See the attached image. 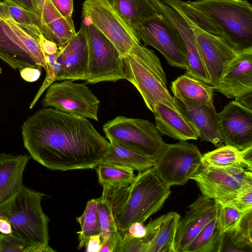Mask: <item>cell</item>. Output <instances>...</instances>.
Returning <instances> with one entry per match:
<instances>
[{"mask_svg":"<svg viewBox=\"0 0 252 252\" xmlns=\"http://www.w3.org/2000/svg\"><path fill=\"white\" fill-rule=\"evenodd\" d=\"M30 157L51 170L95 168L109 142L87 119L51 107L30 116L21 126Z\"/></svg>","mask_w":252,"mask_h":252,"instance_id":"6da1fadb","label":"cell"},{"mask_svg":"<svg viewBox=\"0 0 252 252\" xmlns=\"http://www.w3.org/2000/svg\"><path fill=\"white\" fill-rule=\"evenodd\" d=\"M102 187L112 208L121 236L132 223H144L159 211L171 193L153 168L139 172L128 185Z\"/></svg>","mask_w":252,"mask_h":252,"instance_id":"7a4b0ae2","label":"cell"},{"mask_svg":"<svg viewBox=\"0 0 252 252\" xmlns=\"http://www.w3.org/2000/svg\"><path fill=\"white\" fill-rule=\"evenodd\" d=\"M44 195L24 185L15 195L0 204V217L7 219L12 234L25 243V252H56L49 245L50 219L41 207Z\"/></svg>","mask_w":252,"mask_h":252,"instance_id":"3957f363","label":"cell"},{"mask_svg":"<svg viewBox=\"0 0 252 252\" xmlns=\"http://www.w3.org/2000/svg\"><path fill=\"white\" fill-rule=\"evenodd\" d=\"M125 79L132 83L153 113L158 103L185 116L168 90L166 75L155 52L141 43L123 57Z\"/></svg>","mask_w":252,"mask_h":252,"instance_id":"277c9868","label":"cell"},{"mask_svg":"<svg viewBox=\"0 0 252 252\" xmlns=\"http://www.w3.org/2000/svg\"><path fill=\"white\" fill-rule=\"evenodd\" d=\"M195 7L221 28L226 42L237 51L252 47V5L245 0H196Z\"/></svg>","mask_w":252,"mask_h":252,"instance_id":"5b68a950","label":"cell"},{"mask_svg":"<svg viewBox=\"0 0 252 252\" xmlns=\"http://www.w3.org/2000/svg\"><path fill=\"white\" fill-rule=\"evenodd\" d=\"M0 59L15 69L43 68L46 57L39 41L26 32L14 20L0 0Z\"/></svg>","mask_w":252,"mask_h":252,"instance_id":"8992f818","label":"cell"},{"mask_svg":"<svg viewBox=\"0 0 252 252\" xmlns=\"http://www.w3.org/2000/svg\"><path fill=\"white\" fill-rule=\"evenodd\" d=\"M103 130L109 141L155 161L166 144L156 126L142 119L118 116L106 123Z\"/></svg>","mask_w":252,"mask_h":252,"instance_id":"52a82bcc","label":"cell"},{"mask_svg":"<svg viewBox=\"0 0 252 252\" xmlns=\"http://www.w3.org/2000/svg\"><path fill=\"white\" fill-rule=\"evenodd\" d=\"M88 51V78L95 84L125 79L123 57L92 24L82 20Z\"/></svg>","mask_w":252,"mask_h":252,"instance_id":"ba28073f","label":"cell"},{"mask_svg":"<svg viewBox=\"0 0 252 252\" xmlns=\"http://www.w3.org/2000/svg\"><path fill=\"white\" fill-rule=\"evenodd\" d=\"M82 20L92 24L116 47L122 57L128 54L141 40L107 0H85Z\"/></svg>","mask_w":252,"mask_h":252,"instance_id":"9c48e42d","label":"cell"},{"mask_svg":"<svg viewBox=\"0 0 252 252\" xmlns=\"http://www.w3.org/2000/svg\"><path fill=\"white\" fill-rule=\"evenodd\" d=\"M146 45L152 46L172 66L188 69L186 45L177 29L164 16L158 13L142 22L134 30Z\"/></svg>","mask_w":252,"mask_h":252,"instance_id":"30bf717a","label":"cell"},{"mask_svg":"<svg viewBox=\"0 0 252 252\" xmlns=\"http://www.w3.org/2000/svg\"><path fill=\"white\" fill-rule=\"evenodd\" d=\"M194 180L202 194L217 203L233 199L243 189L252 186V173L245 167L201 165L191 178Z\"/></svg>","mask_w":252,"mask_h":252,"instance_id":"8fae6325","label":"cell"},{"mask_svg":"<svg viewBox=\"0 0 252 252\" xmlns=\"http://www.w3.org/2000/svg\"><path fill=\"white\" fill-rule=\"evenodd\" d=\"M202 156L196 145L186 141L166 144L152 168L167 188L183 186L198 171Z\"/></svg>","mask_w":252,"mask_h":252,"instance_id":"7c38bea8","label":"cell"},{"mask_svg":"<svg viewBox=\"0 0 252 252\" xmlns=\"http://www.w3.org/2000/svg\"><path fill=\"white\" fill-rule=\"evenodd\" d=\"M99 103L85 84L70 80L51 84L42 100L43 108L51 107L95 121H98Z\"/></svg>","mask_w":252,"mask_h":252,"instance_id":"4fadbf2b","label":"cell"},{"mask_svg":"<svg viewBox=\"0 0 252 252\" xmlns=\"http://www.w3.org/2000/svg\"><path fill=\"white\" fill-rule=\"evenodd\" d=\"M168 5L177 11L191 28L210 85L215 86L225 66L239 51L234 49L223 38L211 34L199 28L176 6Z\"/></svg>","mask_w":252,"mask_h":252,"instance_id":"5bb4252c","label":"cell"},{"mask_svg":"<svg viewBox=\"0 0 252 252\" xmlns=\"http://www.w3.org/2000/svg\"><path fill=\"white\" fill-rule=\"evenodd\" d=\"M218 115L224 145L239 150L252 146V109L234 100L226 105Z\"/></svg>","mask_w":252,"mask_h":252,"instance_id":"9a60e30c","label":"cell"},{"mask_svg":"<svg viewBox=\"0 0 252 252\" xmlns=\"http://www.w3.org/2000/svg\"><path fill=\"white\" fill-rule=\"evenodd\" d=\"M213 88L235 99L252 93V47L238 52L225 66Z\"/></svg>","mask_w":252,"mask_h":252,"instance_id":"2e32d148","label":"cell"},{"mask_svg":"<svg viewBox=\"0 0 252 252\" xmlns=\"http://www.w3.org/2000/svg\"><path fill=\"white\" fill-rule=\"evenodd\" d=\"M220 204L202 194L189 207L177 227L174 252H182L201 230L217 217Z\"/></svg>","mask_w":252,"mask_h":252,"instance_id":"e0dca14e","label":"cell"},{"mask_svg":"<svg viewBox=\"0 0 252 252\" xmlns=\"http://www.w3.org/2000/svg\"><path fill=\"white\" fill-rule=\"evenodd\" d=\"M57 61L61 65L58 81H87L88 51L83 25L64 46L58 48Z\"/></svg>","mask_w":252,"mask_h":252,"instance_id":"ac0fdd59","label":"cell"},{"mask_svg":"<svg viewBox=\"0 0 252 252\" xmlns=\"http://www.w3.org/2000/svg\"><path fill=\"white\" fill-rule=\"evenodd\" d=\"M158 12L166 17L176 27L186 45L189 67L186 73L210 85L201 59L194 33L187 22L174 9L161 0H150Z\"/></svg>","mask_w":252,"mask_h":252,"instance_id":"d6986e66","label":"cell"},{"mask_svg":"<svg viewBox=\"0 0 252 252\" xmlns=\"http://www.w3.org/2000/svg\"><path fill=\"white\" fill-rule=\"evenodd\" d=\"M173 97L182 113L195 127L201 140L210 142L217 148L224 145L214 104L196 105Z\"/></svg>","mask_w":252,"mask_h":252,"instance_id":"ffe728a7","label":"cell"},{"mask_svg":"<svg viewBox=\"0 0 252 252\" xmlns=\"http://www.w3.org/2000/svg\"><path fill=\"white\" fill-rule=\"evenodd\" d=\"M38 10V24L43 36L55 42L70 38L75 30L73 20L63 17L51 0H33Z\"/></svg>","mask_w":252,"mask_h":252,"instance_id":"44dd1931","label":"cell"},{"mask_svg":"<svg viewBox=\"0 0 252 252\" xmlns=\"http://www.w3.org/2000/svg\"><path fill=\"white\" fill-rule=\"evenodd\" d=\"M180 218L178 213L170 212L145 226L146 234L143 238L149 245L148 252H174V240Z\"/></svg>","mask_w":252,"mask_h":252,"instance_id":"7402d4cb","label":"cell"},{"mask_svg":"<svg viewBox=\"0 0 252 252\" xmlns=\"http://www.w3.org/2000/svg\"><path fill=\"white\" fill-rule=\"evenodd\" d=\"M31 157L0 153V204L15 195L24 186L23 175Z\"/></svg>","mask_w":252,"mask_h":252,"instance_id":"603a6c76","label":"cell"},{"mask_svg":"<svg viewBox=\"0 0 252 252\" xmlns=\"http://www.w3.org/2000/svg\"><path fill=\"white\" fill-rule=\"evenodd\" d=\"M154 114L156 126L160 133L180 141L197 140L198 133L193 124L168 106L158 103L155 107Z\"/></svg>","mask_w":252,"mask_h":252,"instance_id":"cb8c5ba5","label":"cell"},{"mask_svg":"<svg viewBox=\"0 0 252 252\" xmlns=\"http://www.w3.org/2000/svg\"><path fill=\"white\" fill-rule=\"evenodd\" d=\"M171 89L174 97L182 101L196 105L213 104V87L187 73L172 82Z\"/></svg>","mask_w":252,"mask_h":252,"instance_id":"d4e9b609","label":"cell"},{"mask_svg":"<svg viewBox=\"0 0 252 252\" xmlns=\"http://www.w3.org/2000/svg\"><path fill=\"white\" fill-rule=\"evenodd\" d=\"M240 165L252 170V146L243 150L223 145L202 156L201 165L226 167Z\"/></svg>","mask_w":252,"mask_h":252,"instance_id":"484cf974","label":"cell"},{"mask_svg":"<svg viewBox=\"0 0 252 252\" xmlns=\"http://www.w3.org/2000/svg\"><path fill=\"white\" fill-rule=\"evenodd\" d=\"M100 164L126 167L139 172L152 168L155 160L109 141L107 153Z\"/></svg>","mask_w":252,"mask_h":252,"instance_id":"4316f807","label":"cell"},{"mask_svg":"<svg viewBox=\"0 0 252 252\" xmlns=\"http://www.w3.org/2000/svg\"><path fill=\"white\" fill-rule=\"evenodd\" d=\"M107 0L134 31L144 20L158 13L150 0Z\"/></svg>","mask_w":252,"mask_h":252,"instance_id":"83f0119b","label":"cell"},{"mask_svg":"<svg viewBox=\"0 0 252 252\" xmlns=\"http://www.w3.org/2000/svg\"><path fill=\"white\" fill-rule=\"evenodd\" d=\"M95 199L98 213L102 240L107 242L111 252H115L122 236L118 229L112 208L107 196L103 191L100 197Z\"/></svg>","mask_w":252,"mask_h":252,"instance_id":"f1b7e54d","label":"cell"},{"mask_svg":"<svg viewBox=\"0 0 252 252\" xmlns=\"http://www.w3.org/2000/svg\"><path fill=\"white\" fill-rule=\"evenodd\" d=\"M216 217L201 230L182 252H220L223 234L218 227Z\"/></svg>","mask_w":252,"mask_h":252,"instance_id":"f546056e","label":"cell"},{"mask_svg":"<svg viewBox=\"0 0 252 252\" xmlns=\"http://www.w3.org/2000/svg\"><path fill=\"white\" fill-rule=\"evenodd\" d=\"M80 224L81 231L78 232V249H82L87 245L89 238L93 235L101 234L97 207L95 199H91L87 203L83 214L76 218Z\"/></svg>","mask_w":252,"mask_h":252,"instance_id":"4dcf8cb0","label":"cell"},{"mask_svg":"<svg viewBox=\"0 0 252 252\" xmlns=\"http://www.w3.org/2000/svg\"><path fill=\"white\" fill-rule=\"evenodd\" d=\"M98 182L101 186L123 187L135 178L134 170L124 166L99 164L96 166Z\"/></svg>","mask_w":252,"mask_h":252,"instance_id":"1f68e13d","label":"cell"},{"mask_svg":"<svg viewBox=\"0 0 252 252\" xmlns=\"http://www.w3.org/2000/svg\"><path fill=\"white\" fill-rule=\"evenodd\" d=\"M227 232L235 249L241 252L249 249L252 251V209L243 212L234 229Z\"/></svg>","mask_w":252,"mask_h":252,"instance_id":"d6a6232c","label":"cell"},{"mask_svg":"<svg viewBox=\"0 0 252 252\" xmlns=\"http://www.w3.org/2000/svg\"><path fill=\"white\" fill-rule=\"evenodd\" d=\"M2 1L15 22L30 35L39 41L42 34L35 14L7 0Z\"/></svg>","mask_w":252,"mask_h":252,"instance_id":"836d02e7","label":"cell"},{"mask_svg":"<svg viewBox=\"0 0 252 252\" xmlns=\"http://www.w3.org/2000/svg\"><path fill=\"white\" fill-rule=\"evenodd\" d=\"M219 204L216 217L217 223L220 232L224 234L234 229L243 212L229 203Z\"/></svg>","mask_w":252,"mask_h":252,"instance_id":"e575fe53","label":"cell"},{"mask_svg":"<svg viewBox=\"0 0 252 252\" xmlns=\"http://www.w3.org/2000/svg\"><path fill=\"white\" fill-rule=\"evenodd\" d=\"M148 249L149 245L143 238L132 237L126 233L115 252H148Z\"/></svg>","mask_w":252,"mask_h":252,"instance_id":"d590c367","label":"cell"},{"mask_svg":"<svg viewBox=\"0 0 252 252\" xmlns=\"http://www.w3.org/2000/svg\"><path fill=\"white\" fill-rule=\"evenodd\" d=\"M26 245L13 234H3L0 240V252H25Z\"/></svg>","mask_w":252,"mask_h":252,"instance_id":"8d00e7d4","label":"cell"},{"mask_svg":"<svg viewBox=\"0 0 252 252\" xmlns=\"http://www.w3.org/2000/svg\"><path fill=\"white\" fill-rule=\"evenodd\" d=\"M224 202L231 204L242 212L252 209V186L243 189L233 199Z\"/></svg>","mask_w":252,"mask_h":252,"instance_id":"74e56055","label":"cell"},{"mask_svg":"<svg viewBox=\"0 0 252 252\" xmlns=\"http://www.w3.org/2000/svg\"><path fill=\"white\" fill-rule=\"evenodd\" d=\"M59 12L65 18L72 20L73 0H51Z\"/></svg>","mask_w":252,"mask_h":252,"instance_id":"f35d334b","label":"cell"},{"mask_svg":"<svg viewBox=\"0 0 252 252\" xmlns=\"http://www.w3.org/2000/svg\"><path fill=\"white\" fill-rule=\"evenodd\" d=\"M143 223L135 222L128 228L126 233L132 237L143 238L146 234V229Z\"/></svg>","mask_w":252,"mask_h":252,"instance_id":"ab89813d","label":"cell"},{"mask_svg":"<svg viewBox=\"0 0 252 252\" xmlns=\"http://www.w3.org/2000/svg\"><path fill=\"white\" fill-rule=\"evenodd\" d=\"M21 77L28 82L37 80L41 74V68L26 67L20 70Z\"/></svg>","mask_w":252,"mask_h":252,"instance_id":"60d3db41","label":"cell"},{"mask_svg":"<svg viewBox=\"0 0 252 252\" xmlns=\"http://www.w3.org/2000/svg\"><path fill=\"white\" fill-rule=\"evenodd\" d=\"M38 41L45 55L54 54L58 50L57 44L46 39L43 34L41 35Z\"/></svg>","mask_w":252,"mask_h":252,"instance_id":"b9f144b4","label":"cell"},{"mask_svg":"<svg viewBox=\"0 0 252 252\" xmlns=\"http://www.w3.org/2000/svg\"><path fill=\"white\" fill-rule=\"evenodd\" d=\"M100 234L91 236L86 245V252H99L102 239Z\"/></svg>","mask_w":252,"mask_h":252,"instance_id":"7bdbcfd3","label":"cell"},{"mask_svg":"<svg viewBox=\"0 0 252 252\" xmlns=\"http://www.w3.org/2000/svg\"><path fill=\"white\" fill-rule=\"evenodd\" d=\"M35 14L38 21V12L33 0H7Z\"/></svg>","mask_w":252,"mask_h":252,"instance_id":"ee69618b","label":"cell"},{"mask_svg":"<svg viewBox=\"0 0 252 252\" xmlns=\"http://www.w3.org/2000/svg\"><path fill=\"white\" fill-rule=\"evenodd\" d=\"M0 232L3 234L12 233V229L9 221L3 217H0Z\"/></svg>","mask_w":252,"mask_h":252,"instance_id":"f6af8a7d","label":"cell"},{"mask_svg":"<svg viewBox=\"0 0 252 252\" xmlns=\"http://www.w3.org/2000/svg\"><path fill=\"white\" fill-rule=\"evenodd\" d=\"M235 100L238 101L246 107L252 109V93L249 94Z\"/></svg>","mask_w":252,"mask_h":252,"instance_id":"bcb514c9","label":"cell"},{"mask_svg":"<svg viewBox=\"0 0 252 252\" xmlns=\"http://www.w3.org/2000/svg\"><path fill=\"white\" fill-rule=\"evenodd\" d=\"M99 252H111V248L106 241L102 240Z\"/></svg>","mask_w":252,"mask_h":252,"instance_id":"7dc6e473","label":"cell"},{"mask_svg":"<svg viewBox=\"0 0 252 252\" xmlns=\"http://www.w3.org/2000/svg\"><path fill=\"white\" fill-rule=\"evenodd\" d=\"M3 234L1 233H0V240L1 239V238L3 236Z\"/></svg>","mask_w":252,"mask_h":252,"instance_id":"c3c4849f","label":"cell"}]
</instances>
